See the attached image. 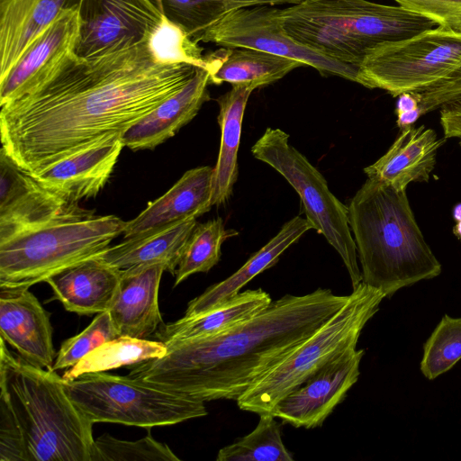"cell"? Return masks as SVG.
<instances>
[{"label": "cell", "mask_w": 461, "mask_h": 461, "mask_svg": "<svg viewBox=\"0 0 461 461\" xmlns=\"http://www.w3.org/2000/svg\"><path fill=\"white\" fill-rule=\"evenodd\" d=\"M461 359V317L444 315L423 346L420 371L429 380L450 370Z\"/></svg>", "instance_id": "d6a6232c"}, {"label": "cell", "mask_w": 461, "mask_h": 461, "mask_svg": "<svg viewBox=\"0 0 461 461\" xmlns=\"http://www.w3.org/2000/svg\"><path fill=\"white\" fill-rule=\"evenodd\" d=\"M197 68L156 60L147 41L92 58L73 51L1 105V149L22 169L37 174L122 136L182 89Z\"/></svg>", "instance_id": "6da1fadb"}, {"label": "cell", "mask_w": 461, "mask_h": 461, "mask_svg": "<svg viewBox=\"0 0 461 461\" xmlns=\"http://www.w3.org/2000/svg\"><path fill=\"white\" fill-rule=\"evenodd\" d=\"M452 215L455 221H457L461 220V203L455 205Z\"/></svg>", "instance_id": "b9f144b4"}, {"label": "cell", "mask_w": 461, "mask_h": 461, "mask_svg": "<svg viewBox=\"0 0 461 461\" xmlns=\"http://www.w3.org/2000/svg\"><path fill=\"white\" fill-rule=\"evenodd\" d=\"M179 461L167 445L157 441L150 433L136 441L118 439L108 433L94 442L92 461Z\"/></svg>", "instance_id": "e575fe53"}, {"label": "cell", "mask_w": 461, "mask_h": 461, "mask_svg": "<svg viewBox=\"0 0 461 461\" xmlns=\"http://www.w3.org/2000/svg\"><path fill=\"white\" fill-rule=\"evenodd\" d=\"M93 425L62 376L14 356L1 339L0 461H92Z\"/></svg>", "instance_id": "3957f363"}, {"label": "cell", "mask_w": 461, "mask_h": 461, "mask_svg": "<svg viewBox=\"0 0 461 461\" xmlns=\"http://www.w3.org/2000/svg\"><path fill=\"white\" fill-rule=\"evenodd\" d=\"M420 93H403L398 95L396 113L412 111L420 106Z\"/></svg>", "instance_id": "f35d334b"}, {"label": "cell", "mask_w": 461, "mask_h": 461, "mask_svg": "<svg viewBox=\"0 0 461 461\" xmlns=\"http://www.w3.org/2000/svg\"><path fill=\"white\" fill-rule=\"evenodd\" d=\"M48 312L29 288L0 287V336L28 363L51 369L55 349Z\"/></svg>", "instance_id": "9a60e30c"}, {"label": "cell", "mask_w": 461, "mask_h": 461, "mask_svg": "<svg viewBox=\"0 0 461 461\" xmlns=\"http://www.w3.org/2000/svg\"><path fill=\"white\" fill-rule=\"evenodd\" d=\"M281 18L298 43L355 67L381 44L438 26L401 5L369 0H303L281 9Z\"/></svg>", "instance_id": "5b68a950"}, {"label": "cell", "mask_w": 461, "mask_h": 461, "mask_svg": "<svg viewBox=\"0 0 461 461\" xmlns=\"http://www.w3.org/2000/svg\"><path fill=\"white\" fill-rule=\"evenodd\" d=\"M123 147L121 136H114L32 175L49 191L78 203L95 197L103 189Z\"/></svg>", "instance_id": "e0dca14e"}, {"label": "cell", "mask_w": 461, "mask_h": 461, "mask_svg": "<svg viewBox=\"0 0 461 461\" xmlns=\"http://www.w3.org/2000/svg\"><path fill=\"white\" fill-rule=\"evenodd\" d=\"M348 211L363 283L388 298L441 273V265L416 222L406 191L367 178Z\"/></svg>", "instance_id": "277c9868"}, {"label": "cell", "mask_w": 461, "mask_h": 461, "mask_svg": "<svg viewBox=\"0 0 461 461\" xmlns=\"http://www.w3.org/2000/svg\"><path fill=\"white\" fill-rule=\"evenodd\" d=\"M440 123L444 138H458L461 144V101L441 107Z\"/></svg>", "instance_id": "74e56055"}, {"label": "cell", "mask_w": 461, "mask_h": 461, "mask_svg": "<svg viewBox=\"0 0 461 461\" xmlns=\"http://www.w3.org/2000/svg\"><path fill=\"white\" fill-rule=\"evenodd\" d=\"M64 388L94 424L113 422L149 429L207 415L205 402L129 375L88 373L64 380Z\"/></svg>", "instance_id": "ba28073f"}, {"label": "cell", "mask_w": 461, "mask_h": 461, "mask_svg": "<svg viewBox=\"0 0 461 461\" xmlns=\"http://www.w3.org/2000/svg\"><path fill=\"white\" fill-rule=\"evenodd\" d=\"M271 303L270 295L260 288L240 292L204 313L163 323L154 337L167 345L216 336L254 318Z\"/></svg>", "instance_id": "d4e9b609"}, {"label": "cell", "mask_w": 461, "mask_h": 461, "mask_svg": "<svg viewBox=\"0 0 461 461\" xmlns=\"http://www.w3.org/2000/svg\"><path fill=\"white\" fill-rule=\"evenodd\" d=\"M420 115L422 114L420 106L412 111L397 113V125L402 130L412 126Z\"/></svg>", "instance_id": "60d3db41"}, {"label": "cell", "mask_w": 461, "mask_h": 461, "mask_svg": "<svg viewBox=\"0 0 461 461\" xmlns=\"http://www.w3.org/2000/svg\"><path fill=\"white\" fill-rule=\"evenodd\" d=\"M149 1L167 20L183 28L196 42L208 28L229 12L238 9L230 0Z\"/></svg>", "instance_id": "1f68e13d"}, {"label": "cell", "mask_w": 461, "mask_h": 461, "mask_svg": "<svg viewBox=\"0 0 461 461\" xmlns=\"http://www.w3.org/2000/svg\"><path fill=\"white\" fill-rule=\"evenodd\" d=\"M461 70V34L437 26L373 49L357 67V83L393 96L422 93Z\"/></svg>", "instance_id": "9c48e42d"}, {"label": "cell", "mask_w": 461, "mask_h": 461, "mask_svg": "<svg viewBox=\"0 0 461 461\" xmlns=\"http://www.w3.org/2000/svg\"><path fill=\"white\" fill-rule=\"evenodd\" d=\"M364 349L349 348L288 393L271 413L295 428L321 426L357 383Z\"/></svg>", "instance_id": "4fadbf2b"}, {"label": "cell", "mask_w": 461, "mask_h": 461, "mask_svg": "<svg viewBox=\"0 0 461 461\" xmlns=\"http://www.w3.org/2000/svg\"><path fill=\"white\" fill-rule=\"evenodd\" d=\"M238 8L255 5H295L303 0H230Z\"/></svg>", "instance_id": "ab89813d"}, {"label": "cell", "mask_w": 461, "mask_h": 461, "mask_svg": "<svg viewBox=\"0 0 461 461\" xmlns=\"http://www.w3.org/2000/svg\"><path fill=\"white\" fill-rule=\"evenodd\" d=\"M311 229V222L301 216L289 220L275 237L253 254L234 274L212 285L190 301L184 316L192 317L204 313L240 293V289L256 276L276 264L282 253Z\"/></svg>", "instance_id": "4316f807"}, {"label": "cell", "mask_w": 461, "mask_h": 461, "mask_svg": "<svg viewBox=\"0 0 461 461\" xmlns=\"http://www.w3.org/2000/svg\"><path fill=\"white\" fill-rule=\"evenodd\" d=\"M81 209L43 187L1 149L0 240Z\"/></svg>", "instance_id": "5bb4252c"}, {"label": "cell", "mask_w": 461, "mask_h": 461, "mask_svg": "<svg viewBox=\"0 0 461 461\" xmlns=\"http://www.w3.org/2000/svg\"><path fill=\"white\" fill-rule=\"evenodd\" d=\"M348 298L324 288L304 295H284L254 318L221 334L167 344L164 357L130 366L128 375L203 402L237 400Z\"/></svg>", "instance_id": "7a4b0ae2"}, {"label": "cell", "mask_w": 461, "mask_h": 461, "mask_svg": "<svg viewBox=\"0 0 461 461\" xmlns=\"http://www.w3.org/2000/svg\"><path fill=\"white\" fill-rule=\"evenodd\" d=\"M147 43L151 54L159 62L186 63L203 68L206 67L203 49L183 28L164 15Z\"/></svg>", "instance_id": "836d02e7"}, {"label": "cell", "mask_w": 461, "mask_h": 461, "mask_svg": "<svg viewBox=\"0 0 461 461\" xmlns=\"http://www.w3.org/2000/svg\"><path fill=\"white\" fill-rule=\"evenodd\" d=\"M213 167L186 171L162 196L148 203L136 218L126 221L123 238L156 231L190 217H199L212 208Z\"/></svg>", "instance_id": "d6986e66"}, {"label": "cell", "mask_w": 461, "mask_h": 461, "mask_svg": "<svg viewBox=\"0 0 461 461\" xmlns=\"http://www.w3.org/2000/svg\"><path fill=\"white\" fill-rule=\"evenodd\" d=\"M257 427L236 442L221 448L217 461H293L282 440L281 427L270 413L259 415Z\"/></svg>", "instance_id": "f546056e"}, {"label": "cell", "mask_w": 461, "mask_h": 461, "mask_svg": "<svg viewBox=\"0 0 461 461\" xmlns=\"http://www.w3.org/2000/svg\"><path fill=\"white\" fill-rule=\"evenodd\" d=\"M74 52L92 58L148 41L163 14L149 0H80Z\"/></svg>", "instance_id": "7c38bea8"}, {"label": "cell", "mask_w": 461, "mask_h": 461, "mask_svg": "<svg viewBox=\"0 0 461 461\" xmlns=\"http://www.w3.org/2000/svg\"><path fill=\"white\" fill-rule=\"evenodd\" d=\"M252 155L281 174L299 194L306 219L340 256L352 287L362 282L348 206L330 190L323 176L289 143V135L267 128L251 148Z\"/></svg>", "instance_id": "30bf717a"}, {"label": "cell", "mask_w": 461, "mask_h": 461, "mask_svg": "<svg viewBox=\"0 0 461 461\" xmlns=\"http://www.w3.org/2000/svg\"><path fill=\"white\" fill-rule=\"evenodd\" d=\"M209 84L208 71L198 68L182 89L122 134L123 146L132 150L151 149L174 136L210 99Z\"/></svg>", "instance_id": "ffe728a7"}, {"label": "cell", "mask_w": 461, "mask_h": 461, "mask_svg": "<svg viewBox=\"0 0 461 461\" xmlns=\"http://www.w3.org/2000/svg\"><path fill=\"white\" fill-rule=\"evenodd\" d=\"M445 138L438 139L434 130L407 127L389 149L375 163L364 168L367 178L406 191L411 182L428 181L436 164L438 149Z\"/></svg>", "instance_id": "7402d4cb"}, {"label": "cell", "mask_w": 461, "mask_h": 461, "mask_svg": "<svg viewBox=\"0 0 461 461\" xmlns=\"http://www.w3.org/2000/svg\"><path fill=\"white\" fill-rule=\"evenodd\" d=\"M198 42L262 50L299 60L322 76H337L357 83V67L330 59L298 43L285 31L281 9L272 5L232 10L208 28Z\"/></svg>", "instance_id": "8fae6325"}, {"label": "cell", "mask_w": 461, "mask_h": 461, "mask_svg": "<svg viewBox=\"0 0 461 461\" xmlns=\"http://www.w3.org/2000/svg\"><path fill=\"white\" fill-rule=\"evenodd\" d=\"M204 59L210 84L227 82L254 89L270 85L304 66L294 59L244 47H221L204 55Z\"/></svg>", "instance_id": "484cf974"}, {"label": "cell", "mask_w": 461, "mask_h": 461, "mask_svg": "<svg viewBox=\"0 0 461 461\" xmlns=\"http://www.w3.org/2000/svg\"><path fill=\"white\" fill-rule=\"evenodd\" d=\"M384 298L381 290L361 282L339 310L236 400L240 409L271 413L282 398L328 362L357 348L362 330Z\"/></svg>", "instance_id": "52a82bcc"}, {"label": "cell", "mask_w": 461, "mask_h": 461, "mask_svg": "<svg viewBox=\"0 0 461 461\" xmlns=\"http://www.w3.org/2000/svg\"><path fill=\"white\" fill-rule=\"evenodd\" d=\"M254 88L238 85L218 99L221 145L213 167L212 205H221L230 197L238 178V150L248 100Z\"/></svg>", "instance_id": "83f0119b"}, {"label": "cell", "mask_w": 461, "mask_h": 461, "mask_svg": "<svg viewBox=\"0 0 461 461\" xmlns=\"http://www.w3.org/2000/svg\"><path fill=\"white\" fill-rule=\"evenodd\" d=\"M167 346L159 340L119 336L107 341L68 368L62 375L66 381L95 372L130 366L149 359L164 357Z\"/></svg>", "instance_id": "f1b7e54d"}, {"label": "cell", "mask_w": 461, "mask_h": 461, "mask_svg": "<svg viewBox=\"0 0 461 461\" xmlns=\"http://www.w3.org/2000/svg\"><path fill=\"white\" fill-rule=\"evenodd\" d=\"M117 337L109 312H99L83 331L62 342L51 370L74 366L94 349Z\"/></svg>", "instance_id": "d590c367"}, {"label": "cell", "mask_w": 461, "mask_h": 461, "mask_svg": "<svg viewBox=\"0 0 461 461\" xmlns=\"http://www.w3.org/2000/svg\"><path fill=\"white\" fill-rule=\"evenodd\" d=\"M162 265L122 270L119 286L108 310L119 336L148 339L163 324L158 306Z\"/></svg>", "instance_id": "ac0fdd59"}, {"label": "cell", "mask_w": 461, "mask_h": 461, "mask_svg": "<svg viewBox=\"0 0 461 461\" xmlns=\"http://www.w3.org/2000/svg\"><path fill=\"white\" fill-rule=\"evenodd\" d=\"M80 0H0V79L26 47Z\"/></svg>", "instance_id": "603a6c76"}, {"label": "cell", "mask_w": 461, "mask_h": 461, "mask_svg": "<svg viewBox=\"0 0 461 461\" xmlns=\"http://www.w3.org/2000/svg\"><path fill=\"white\" fill-rule=\"evenodd\" d=\"M453 233L461 241V220L456 221L453 228Z\"/></svg>", "instance_id": "7bdbcfd3"}, {"label": "cell", "mask_w": 461, "mask_h": 461, "mask_svg": "<svg viewBox=\"0 0 461 461\" xmlns=\"http://www.w3.org/2000/svg\"><path fill=\"white\" fill-rule=\"evenodd\" d=\"M122 277V270L97 256L71 265L45 282L64 308L79 315L108 311Z\"/></svg>", "instance_id": "44dd1931"}, {"label": "cell", "mask_w": 461, "mask_h": 461, "mask_svg": "<svg viewBox=\"0 0 461 461\" xmlns=\"http://www.w3.org/2000/svg\"><path fill=\"white\" fill-rule=\"evenodd\" d=\"M235 230H225L221 218L197 223L192 231L175 274L174 287L195 273H206L221 258V248Z\"/></svg>", "instance_id": "4dcf8cb0"}, {"label": "cell", "mask_w": 461, "mask_h": 461, "mask_svg": "<svg viewBox=\"0 0 461 461\" xmlns=\"http://www.w3.org/2000/svg\"><path fill=\"white\" fill-rule=\"evenodd\" d=\"M126 221L81 209L0 240V287L29 288L98 256L122 234Z\"/></svg>", "instance_id": "8992f818"}, {"label": "cell", "mask_w": 461, "mask_h": 461, "mask_svg": "<svg viewBox=\"0 0 461 461\" xmlns=\"http://www.w3.org/2000/svg\"><path fill=\"white\" fill-rule=\"evenodd\" d=\"M78 9L64 11L26 47L21 57L0 79V105L41 80L75 50L79 35Z\"/></svg>", "instance_id": "2e32d148"}, {"label": "cell", "mask_w": 461, "mask_h": 461, "mask_svg": "<svg viewBox=\"0 0 461 461\" xmlns=\"http://www.w3.org/2000/svg\"><path fill=\"white\" fill-rule=\"evenodd\" d=\"M443 29L461 34V0H394Z\"/></svg>", "instance_id": "8d00e7d4"}, {"label": "cell", "mask_w": 461, "mask_h": 461, "mask_svg": "<svg viewBox=\"0 0 461 461\" xmlns=\"http://www.w3.org/2000/svg\"><path fill=\"white\" fill-rule=\"evenodd\" d=\"M197 223L196 217H190L148 234L124 239L97 257L120 270L162 265L175 276L187 240Z\"/></svg>", "instance_id": "cb8c5ba5"}]
</instances>
